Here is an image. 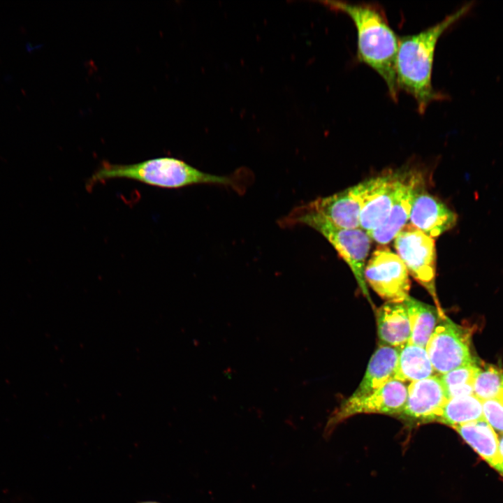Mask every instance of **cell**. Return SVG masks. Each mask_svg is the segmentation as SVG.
<instances>
[{
  "mask_svg": "<svg viewBox=\"0 0 503 503\" xmlns=\"http://www.w3.org/2000/svg\"><path fill=\"white\" fill-rule=\"evenodd\" d=\"M403 303L407 309L411 327L408 343L425 348L444 312L411 296Z\"/></svg>",
  "mask_w": 503,
  "mask_h": 503,
  "instance_id": "obj_17",
  "label": "cell"
},
{
  "mask_svg": "<svg viewBox=\"0 0 503 503\" xmlns=\"http://www.w3.org/2000/svg\"><path fill=\"white\" fill-rule=\"evenodd\" d=\"M498 440L500 455L503 459V434L498 435Z\"/></svg>",
  "mask_w": 503,
  "mask_h": 503,
  "instance_id": "obj_23",
  "label": "cell"
},
{
  "mask_svg": "<svg viewBox=\"0 0 503 503\" xmlns=\"http://www.w3.org/2000/svg\"><path fill=\"white\" fill-rule=\"evenodd\" d=\"M483 416L497 435L503 434V395L482 401Z\"/></svg>",
  "mask_w": 503,
  "mask_h": 503,
  "instance_id": "obj_22",
  "label": "cell"
},
{
  "mask_svg": "<svg viewBox=\"0 0 503 503\" xmlns=\"http://www.w3.org/2000/svg\"><path fill=\"white\" fill-rule=\"evenodd\" d=\"M479 363L474 359L468 364L439 375L448 399L474 394L473 384Z\"/></svg>",
  "mask_w": 503,
  "mask_h": 503,
  "instance_id": "obj_20",
  "label": "cell"
},
{
  "mask_svg": "<svg viewBox=\"0 0 503 503\" xmlns=\"http://www.w3.org/2000/svg\"><path fill=\"white\" fill-rule=\"evenodd\" d=\"M279 224L282 227L306 225L322 235L349 265L363 293L369 297L364 271L372 240L366 231L360 228H344L337 226L306 205L295 207L279 221Z\"/></svg>",
  "mask_w": 503,
  "mask_h": 503,
  "instance_id": "obj_4",
  "label": "cell"
},
{
  "mask_svg": "<svg viewBox=\"0 0 503 503\" xmlns=\"http://www.w3.org/2000/svg\"><path fill=\"white\" fill-rule=\"evenodd\" d=\"M398 255L381 247L372 254L365 271V280L386 302H403L409 296L410 280Z\"/></svg>",
  "mask_w": 503,
  "mask_h": 503,
  "instance_id": "obj_7",
  "label": "cell"
},
{
  "mask_svg": "<svg viewBox=\"0 0 503 503\" xmlns=\"http://www.w3.org/2000/svg\"><path fill=\"white\" fill-rule=\"evenodd\" d=\"M457 217L444 203L423 187L414 198L409 220L411 224L435 239L453 228Z\"/></svg>",
  "mask_w": 503,
  "mask_h": 503,
  "instance_id": "obj_13",
  "label": "cell"
},
{
  "mask_svg": "<svg viewBox=\"0 0 503 503\" xmlns=\"http://www.w3.org/2000/svg\"><path fill=\"white\" fill-rule=\"evenodd\" d=\"M115 179H126L147 185L178 189L191 185L209 184L221 185L243 194L251 180L252 173L246 170L230 175H217L203 172L184 161L173 157H159L131 164L103 162L86 183L88 189L97 183Z\"/></svg>",
  "mask_w": 503,
  "mask_h": 503,
  "instance_id": "obj_1",
  "label": "cell"
},
{
  "mask_svg": "<svg viewBox=\"0 0 503 503\" xmlns=\"http://www.w3.org/2000/svg\"><path fill=\"white\" fill-rule=\"evenodd\" d=\"M137 503H161V502H156V501H140V502H137Z\"/></svg>",
  "mask_w": 503,
  "mask_h": 503,
  "instance_id": "obj_24",
  "label": "cell"
},
{
  "mask_svg": "<svg viewBox=\"0 0 503 503\" xmlns=\"http://www.w3.org/2000/svg\"><path fill=\"white\" fill-rule=\"evenodd\" d=\"M415 173H406L388 217L381 226L367 233L372 240L381 245H387L407 224L414 198L424 186L421 177Z\"/></svg>",
  "mask_w": 503,
  "mask_h": 503,
  "instance_id": "obj_12",
  "label": "cell"
},
{
  "mask_svg": "<svg viewBox=\"0 0 503 503\" xmlns=\"http://www.w3.org/2000/svg\"><path fill=\"white\" fill-rule=\"evenodd\" d=\"M367 180L333 195L305 204L333 224L344 228H360V217Z\"/></svg>",
  "mask_w": 503,
  "mask_h": 503,
  "instance_id": "obj_11",
  "label": "cell"
},
{
  "mask_svg": "<svg viewBox=\"0 0 503 503\" xmlns=\"http://www.w3.org/2000/svg\"><path fill=\"white\" fill-rule=\"evenodd\" d=\"M482 419V401L472 394L449 399L438 422L453 428Z\"/></svg>",
  "mask_w": 503,
  "mask_h": 503,
  "instance_id": "obj_19",
  "label": "cell"
},
{
  "mask_svg": "<svg viewBox=\"0 0 503 503\" xmlns=\"http://www.w3.org/2000/svg\"><path fill=\"white\" fill-rule=\"evenodd\" d=\"M396 254L409 274L430 293L442 312L435 289L437 252L435 239L407 224L393 239Z\"/></svg>",
  "mask_w": 503,
  "mask_h": 503,
  "instance_id": "obj_5",
  "label": "cell"
},
{
  "mask_svg": "<svg viewBox=\"0 0 503 503\" xmlns=\"http://www.w3.org/2000/svg\"><path fill=\"white\" fill-rule=\"evenodd\" d=\"M377 333L381 343L395 348L407 344L411 327L403 302H386L377 312Z\"/></svg>",
  "mask_w": 503,
  "mask_h": 503,
  "instance_id": "obj_14",
  "label": "cell"
},
{
  "mask_svg": "<svg viewBox=\"0 0 503 503\" xmlns=\"http://www.w3.org/2000/svg\"><path fill=\"white\" fill-rule=\"evenodd\" d=\"M448 400L439 375L411 382L399 417L414 425L438 422Z\"/></svg>",
  "mask_w": 503,
  "mask_h": 503,
  "instance_id": "obj_9",
  "label": "cell"
},
{
  "mask_svg": "<svg viewBox=\"0 0 503 503\" xmlns=\"http://www.w3.org/2000/svg\"><path fill=\"white\" fill-rule=\"evenodd\" d=\"M425 349L435 372L444 374L473 361L468 330L453 322L444 314L429 339Z\"/></svg>",
  "mask_w": 503,
  "mask_h": 503,
  "instance_id": "obj_6",
  "label": "cell"
},
{
  "mask_svg": "<svg viewBox=\"0 0 503 503\" xmlns=\"http://www.w3.org/2000/svg\"><path fill=\"white\" fill-rule=\"evenodd\" d=\"M400 173H389L367 180L360 217V228L367 233L381 226L388 217L406 175Z\"/></svg>",
  "mask_w": 503,
  "mask_h": 503,
  "instance_id": "obj_10",
  "label": "cell"
},
{
  "mask_svg": "<svg viewBox=\"0 0 503 503\" xmlns=\"http://www.w3.org/2000/svg\"><path fill=\"white\" fill-rule=\"evenodd\" d=\"M474 395L481 401L503 395V369L479 363L473 384Z\"/></svg>",
  "mask_w": 503,
  "mask_h": 503,
  "instance_id": "obj_21",
  "label": "cell"
},
{
  "mask_svg": "<svg viewBox=\"0 0 503 503\" xmlns=\"http://www.w3.org/2000/svg\"><path fill=\"white\" fill-rule=\"evenodd\" d=\"M435 373L425 348L409 343L400 348L395 379L411 383L434 376Z\"/></svg>",
  "mask_w": 503,
  "mask_h": 503,
  "instance_id": "obj_18",
  "label": "cell"
},
{
  "mask_svg": "<svg viewBox=\"0 0 503 503\" xmlns=\"http://www.w3.org/2000/svg\"><path fill=\"white\" fill-rule=\"evenodd\" d=\"M469 2L446 16L442 21L415 34L399 37L395 72L399 90L416 101L420 114L435 101L445 100L446 94L437 92L432 84V72L437 43L443 33L472 8Z\"/></svg>",
  "mask_w": 503,
  "mask_h": 503,
  "instance_id": "obj_2",
  "label": "cell"
},
{
  "mask_svg": "<svg viewBox=\"0 0 503 503\" xmlns=\"http://www.w3.org/2000/svg\"><path fill=\"white\" fill-rule=\"evenodd\" d=\"M333 10L348 15L356 27L358 60L373 68L386 84L391 98L398 101L395 64L399 37L390 27L384 9L375 3H353L323 1Z\"/></svg>",
  "mask_w": 503,
  "mask_h": 503,
  "instance_id": "obj_3",
  "label": "cell"
},
{
  "mask_svg": "<svg viewBox=\"0 0 503 503\" xmlns=\"http://www.w3.org/2000/svg\"><path fill=\"white\" fill-rule=\"evenodd\" d=\"M407 395V386L405 383L393 379L367 395L360 398L350 396L332 414L326 430L330 433L335 425L358 414L399 416L404 409Z\"/></svg>",
  "mask_w": 503,
  "mask_h": 503,
  "instance_id": "obj_8",
  "label": "cell"
},
{
  "mask_svg": "<svg viewBox=\"0 0 503 503\" xmlns=\"http://www.w3.org/2000/svg\"><path fill=\"white\" fill-rule=\"evenodd\" d=\"M399 351L400 348L379 346L372 356L360 384L351 397L367 395L393 379Z\"/></svg>",
  "mask_w": 503,
  "mask_h": 503,
  "instance_id": "obj_16",
  "label": "cell"
},
{
  "mask_svg": "<svg viewBox=\"0 0 503 503\" xmlns=\"http://www.w3.org/2000/svg\"><path fill=\"white\" fill-rule=\"evenodd\" d=\"M452 428L503 476V459L500 452L498 435L484 419Z\"/></svg>",
  "mask_w": 503,
  "mask_h": 503,
  "instance_id": "obj_15",
  "label": "cell"
}]
</instances>
